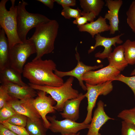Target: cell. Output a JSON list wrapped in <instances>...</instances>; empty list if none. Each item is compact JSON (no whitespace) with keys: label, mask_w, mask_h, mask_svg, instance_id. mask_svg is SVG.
Wrapping results in <instances>:
<instances>
[{"label":"cell","mask_w":135,"mask_h":135,"mask_svg":"<svg viewBox=\"0 0 135 135\" xmlns=\"http://www.w3.org/2000/svg\"><path fill=\"white\" fill-rule=\"evenodd\" d=\"M56 64L51 59L33 60L25 65L22 74L33 84L59 87L64 82L62 78L53 72L56 69Z\"/></svg>","instance_id":"obj_1"},{"label":"cell","mask_w":135,"mask_h":135,"mask_svg":"<svg viewBox=\"0 0 135 135\" xmlns=\"http://www.w3.org/2000/svg\"><path fill=\"white\" fill-rule=\"evenodd\" d=\"M58 28V24L55 20H50L35 28L34 32L30 38L34 42L36 50V56L33 60L41 58L44 54L53 51Z\"/></svg>","instance_id":"obj_2"},{"label":"cell","mask_w":135,"mask_h":135,"mask_svg":"<svg viewBox=\"0 0 135 135\" xmlns=\"http://www.w3.org/2000/svg\"><path fill=\"white\" fill-rule=\"evenodd\" d=\"M27 5V2L22 0L17 6V31L22 42L26 40V36L30 30L50 20L42 14L28 12L26 8Z\"/></svg>","instance_id":"obj_3"},{"label":"cell","mask_w":135,"mask_h":135,"mask_svg":"<svg viewBox=\"0 0 135 135\" xmlns=\"http://www.w3.org/2000/svg\"><path fill=\"white\" fill-rule=\"evenodd\" d=\"M74 80V78L70 76L62 85L59 87L39 86L30 83H28V85L35 90L43 91L49 94L56 102L54 106L55 110L62 111L66 101L75 98L79 96L78 91L72 87Z\"/></svg>","instance_id":"obj_4"},{"label":"cell","mask_w":135,"mask_h":135,"mask_svg":"<svg viewBox=\"0 0 135 135\" xmlns=\"http://www.w3.org/2000/svg\"><path fill=\"white\" fill-rule=\"evenodd\" d=\"M8 0H2L0 2V25L6 34L9 49L15 44L22 43L17 31V6L15 0H11L12 6L9 10L6 8V4Z\"/></svg>","instance_id":"obj_5"},{"label":"cell","mask_w":135,"mask_h":135,"mask_svg":"<svg viewBox=\"0 0 135 135\" xmlns=\"http://www.w3.org/2000/svg\"><path fill=\"white\" fill-rule=\"evenodd\" d=\"M15 44L9 51V66L21 74L28 58L36 53L35 44L30 38Z\"/></svg>","instance_id":"obj_6"},{"label":"cell","mask_w":135,"mask_h":135,"mask_svg":"<svg viewBox=\"0 0 135 135\" xmlns=\"http://www.w3.org/2000/svg\"><path fill=\"white\" fill-rule=\"evenodd\" d=\"M112 81L110 80L102 84L92 85L86 83L87 92L85 94L88 100L87 114L86 117L83 122L86 124H89L92 119V113L95 106L97 99L99 96L107 95L113 89Z\"/></svg>","instance_id":"obj_7"},{"label":"cell","mask_w":135,"mask_h":135,"mask_svg":"<svg viewBox=\"0 0 135 135\" xmlns=\"http://www.w3.org/2000/svg\"><path fill=\"white\" fill-rule=\"evenodd\" d=\"M45 92L38 90L37 96L32 100L33 105L40 116L45 127L48 129L50 123L46 118V115L48 113L55 112L54 105L56 101L50 96H48Z\"/></svg>","instance_id":"obj_8"},{"label":"cell","mask_w":135,"mask_h":135,"mask_svg":"<svg viewBox=\"0 0 135 135\" xmlns=\"http://www.w3.org/2000/svg\"><path fill=\"white\" fill-rule=\"evenodd\" d=\"M46 117L50 123L48 129L53 132L60 133L61 134H76L81 130L88 129L89 126L90 124L83 122L78 123L68 119L58 120L54 115Z\"/></svg>","instance_id":"obj_9"},{"label":"cell","mask_w":135,"mask_h":135,"mask_svg":"<svg viewBox=\"0 0 135 135\" xmlns=\"http://www.w3.org/2000/svg\"><path fill=\"white\" fill-rule=\"evenodd\" d=\"M114 68L108 65L96 71L91 70L85 73L82 77L83 81L92 85L102 84L108 81H113L120 73Z\"/></svg>","instance_id":"obj_10"},{"label":"cell","mask_w":135,"mask_h":135,"mask_svg":"<svg viewBox=\"0 0 135 135\" xmlns=\"http://www.w3.org/2000/svg\"><path fill=\"white\" fill-rule=\"evenodd\" d=\"M75 50L76 51L75 57L77 61L76 66L72 70L66 72L61 71L56 69L54 71V72L58 76L62 78L66 76L76 78L78 80L82 90L86 91L87 90L86 87L84 83L82 80L83 75L89 71L102 68L103 65L101 64L98 65L91 66L85 64L80 60V57L77 51V47L76 48Z\"/></svg>","instance_id":"obj_11"},{"label":"cell","mask_w":135,"mask_h":135,"mask_svg":"<svg viewBox=\"0 0 135 135\" xmlns=\"http://www.w3.org/2000/svg\"><path fill=\"white\" fill-rule=\"evenodd\" d=\"M124 34V33H122L111 38L102 36L100 34H96L95 36V44L94 46L90 47L88 50V53L93 52L97 47L102 46L104 48V51L102 52L100 51L96 53L94 55L95 57L102 59L107 58L112 52V46H116V44H120L123 43L120 37Z\"/></svg>","instance_id":"obj_12"},{"label":"cell","mask_w":135,"mask_h":135,"mask_svg":"<svg viewBox=\"0 0 135 135\" xmlns=\"http://www.w3.org/2000/svg\"><path fill=\"white\" fill-rule=\"evenodd\" d=\"M33 98H27L20 100L12 97L7 102L17 113L25 116L33 120H38L41 117L33 105Z\"/></svg>","instance_id":"obj_13"},{"label":"cell","mask_w":135,"mask_h":135,"mask_svg":"<svg viewBox=\"0 0 135 135\" xmlns=\"http://www.w3.org/2000/svg\"><path fill=\"white\" fill-rule=\"evenodd\" d=\"M104 106V103L102 101L100 100L98 101L86 135H102L99 132L101 127L108 120H114L106 114Z\"/></svg>","instance_id":"obj_14"},{"label":"cell","mask_w":135,"mask_h":135,"mask_svg":"<svg viewBox=\"0 0 135 135\" xmlns=\"http://www.w3.org/2000/svg\"><path fill=\"white\" fill-rule=\"evenodd\" d=\"M106 6L109 10L104 16L109 20L110 27V34H114L119 30V20L118 14L123 4L122 0H106Z\"/></svg>","instance_id":"obj_15"},{"label":"cell","mask_w":135,"mask_h":135,"mask_svg":"<svg viewBox=\"0 0 135 135\" xmlns=\"http://www.w3.org/2000/svg\"><path fill=\"white\" fill-rule=\"evenodd\" d=\"M85 97V94L80 93L77 98L66 101L64 105L62 112L60 113L62 117L76 121L79 117L80 103Z\"/></svg>","instance_id":"obj_16"},{"label":"cell","mask_w":135,"mask_h":135,"mask_svg":"<svg viewBox=\"0 0 135 135\" xmlns=\"http://www.w3.org/2000/svg\"><path fill=\"white\" fill-rule=\"evenodd\" d=\"M6 87L10 96L21 100L27 98H34L37 96V92L29 86L24 87L11 82L2 84Z\"/></svg>","instance_id":"obj_17"},{"label":"cell","mask_w":135,"mask_h":135,"mask_svg":"<svg viewBox=\"0 0 135 135\" xmlns=\"http://www.w3.org/2000/svg\"><path fill=\"white\" fill-rule=\"evenodd\" d=\"M79 30L81 32H86L89 33L92 38L102 32L110 31V27L106 20L101 16L95 21L80 26H77Z\"/></svg>","instance_id":"obj_18"},{"label":"cell","mask_w":135,"mask_h":135,"mask_svg":"<svg viewBox=\"0 0 135 135\" xmlns=\"http://www.w3.org/2000/svg\"><path fill=\"white\" fill-rule=\"evenodd\" d=\"M107 58L109 65L120 72L123 71L128 64L124 57L122 45L116 47Z\"/></svg>","instance_id":"obj_19"},{"label":"cell","mask_w":135,"mask_h":135,"mask_svg":"<svg viewBox=\"0 0 135 135\" xmlns=\"http://www.w3.org/2000/svg\"><path fill=\"white\" fill-rule=\"evenodd\" d=\"M7 82H11L24 87L29 86L22 80L21 74L10 66L0 70V83L2 84Z\"/></svg>","instance_id":"obj_20"},{"label":"cell","mask_w":135,"mask_h":135,"mask_svg":"<svg viewBox=\"0 0 135 135\" xmlns=\"http://www.w3.org/2000/svg\"><path fill=\"white\" fill-rule=\"evenodd\" d=\"M2 28L0 30V70L9 66L8 41Z\"/></svg>","instance_id":"obj_21"},{"label":"cell","mask_w":135,"mask_h":135,"mask_svg":"<svg viewBox=\"0 0 135 135\" xmlns=\"http://www.w3.org/2000/svg\"><path fill=\"white\" fill-rule=\"evenodd\" d=\"M80 4L83 10V14L93 12L97 16L104 4L102 0H80Z\"/></svg>","instance_id":"obj_22"},{"label":"cell","mask_w":135,"mask_h":135,"mask_svg":"<svg viewBox=\"0 0 135 135\" xmlns=\"http://www.w3.org/2000/svg\"><path fill=\"white\" fill-rule=\"evenodd\" d=\"M26 127L30 135H46L48 129L40 119L34 120L28 118Z\"/></svg>","instance_id":"obj_23"},{"label":"cell","mask_w":135,"mask_h":135,"mask_svg":"<svg viewBox=\"0 0 135 135\" xmlns=\"http://www.w3.org/2000/svg\"><path fill=\"white\" fill-rule=\"evenodd\" d=\"M124 57L128 64H135V40L128 39L122 45Z\"/></svg>","instance_id":"obj_24"},{"label":"cell","mask_w":135,"mask_h":135,"mask_svg":"<svg viewBox=\"0 0 135 135\" xmlns=\"http://www.w3.org/2000/svg\"><path fill=\"white\" fill-rule=\"evenodd\" d=\"M63 9L61 14L66 19H70L71 18L76 19L82 15V12L78 8L76 9L70 8V6H62Z\"/></svg>","instance_id":"obj_25"},{"label":"cell","mask_w":135,"mask_h":135,"mask_svg":"<svg viewBox=\"0 0 135 135\" xmlns=\"http://www.w3.org/2000/svg\"><path fill=\"white\" fill-rule=\"evenodd\" d=\"M17 113L8 102L0 109V123L6 121Z\"/></svg>","instance_id":"obj_26"},{"label":"cell","mask_w":135,"mask_h":135,"mask_svg":"<svg viewBox=\"0 0 135 135\" xmlns=\"http://www.w3.org/2000/svg\"><path fill=\"white\" fill-rule=\"evenodd\" d=\"M126 14L127 23L132 31L135 33V0L132 2Z\"/></svg>","instance_id":"obj_27"},{"label":"cell","mask_w":135,"mask_h":135,"mask_svg":"<svg viewBox=\"0 0 135 135\" xmlns=\"http://www.w3.org/2000/svg\"><path fill=\"white\" fill-rule=\"evenodd\" d=\"M118 117L135 125V106L130 109H125L120 112Z\"/></svg>","instance_id":"obj_28"},{"label":"cell","mask_w":135,"mask_h":135,"mask_svg":"<svg viewBox=\"0 0 135 135\" xmlns=\"http://www.w3.org/2000/svg\"><path fill=\"white\" fill-rule=\"evenodd\" d=\"M27 120V117L26 116L17 113L5 121L13 125L25 127Z\"/></svg>","instance_id":"obj_29"},{"label":"cell","mask_w":135,"mask_h":135,"mask_svg":"<svg viewBox=\"0 0 135 135\" xmlns=\"http://www.w3.org/2000/svg\"><path fill=\"white\" fill-rule=\"evenodd\" d=\"M115 80L124 83L130 88L133 93L135 100V76H127L120 74L115 78L114 80Z\"/></svg>","instance_id":"obj_30"},{"label":"cell","mask_w":135,"mask_h":135,"mask_svg":"<svg viewBox=\"0 0 135 135\" xmlns=\"http://www.w3.org/2000/svg\"><path fill=\"white\" fill-rule=\"evenodd\" d=\"M82 14V15L76 19L73 22L74 24L77 26L84 25L88 23V22H90L94 21L96 16L93 12Z\"/></svg>","instance_id":"obj_31"},{"label":"cell","mask_w":135,"mask_h":135,"mask_svg":"<svg viewBox=\"0 0 135 135\" xmlns=\"http://www.w3.org/2000/svg\"><path fill=\"white\" fill-rule=\"evenodd\" d=\"M0 123L17 135H30L25 127L13 125L6 121Z\"/></svg>","instance_id":"obj_32"},{"label":"cell","mask_w":135,"mask_h":135,"mask_svg":"<svg viewBox=\"0 0 135 135\" xmlns=\"http://www.w3.org/2000/svg\"><path fill=\"white\" fill-rule=\"evenodd\" d=\"M121 135H135V125L123 120L122 122Z\"/></svg>","instance_id":"obj_33"},{"label":"cell","mask_w":135,"mask_h":135,"mask_svg":"<svg viewBox=\"0 0 135 135\" xmlns=\"http://www.w3.org/2000/svg\"><path fill=\"white\" fill-rule=\"evenodd\" d=\"M12 98L8 94L5 86L1 84L0 86V109Z\"/></svg>","instance_id":"obj_34"},{"label":"cell","mask_w":135,"mask_h":135,"mask_svg":"<svg viewBox=\"0 0 135 135\" xmlns=\"http://www.w3.org/2000/svg\"><path fill=\"white\" fill-rule=\"evenodd\" d=\"M58 4L62 6H74L76 5V0H54Z\"/></svg>","instance_id":"obj_35"},{"label":"cell","mask_w":135,"mask_h":135,"mask_svg":"<svg viewBox=\"0 0 135 135\" xmlns=\"http://www.w3.org/2000/svg\"><path fill=\"white\" fill-rule=\"evenodd\" d=\"M0 135H17L14 132L0 124Z\"/></svg>","instance_id":"obj_36"},{"label":"cell","mask_w":135,"mask_h":135,"mask_svg":"<svg viewBox=\"0 0 135 135\" xmlns=\"http://www.w3.org/2000/svg\"><path fill=\"white\" fill-rule=\"evenodd\" d=\"M37 1L42 2L50 9L54 8V0H37Z\"/></svg>","instance_id":"obj_37"},{"label":"cell","mask_w":135,"mask_h":135,"mask_svg":"<svg viewBox=\"0 0 135 135\" xmlns=\"http://www.w3.org/2000/svg\"><path fill=\"white\" fill-rule=\"evenodd\" d=\"M80 132H78L76 134H61V135H80Z\"/></svg>","instance_id":"obj_38"},{"label":"cell","mask_w":135,"mask_h":135,"mask_svg":"<svg viewBox=\"0 0 135 135\" xmlns=\"http://www.w3.org/2000/svg\"><path fill=\"white\" fill-rule=\"evenodd\" d=\"M135 75V68L131 72L130 75L131 76H134Z\"/></svg>","instance_id":"obj_39"}]
</instances>
